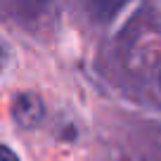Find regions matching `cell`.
<instances>
[{"label": "cell", "mask_w": 161, "mask_h": 161, "mask_svg": "<svg viewBox=\"0 0 161 161\" xmlns=\"http://www.w3.org/2000/svg\"><path fill=\"white\" fill-rule=\"evenodd\" d=\"M0 161H19V159H17V154L10 149V147L0 145Z\"/></svg>", "instance_id": "cell-1"}]
</instances>
